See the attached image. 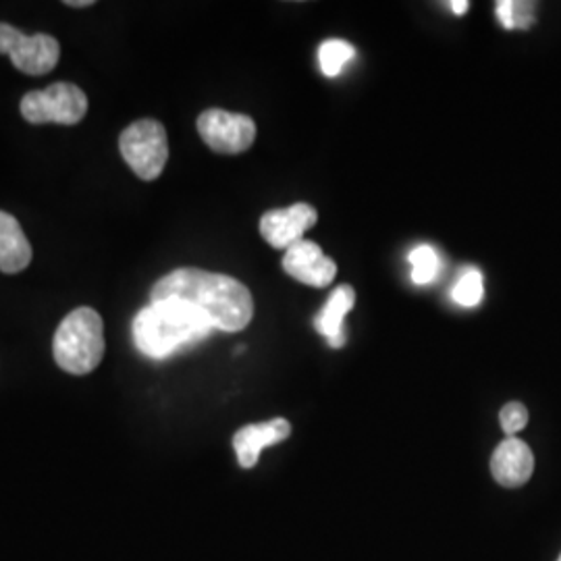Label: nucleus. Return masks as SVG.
Instances as JSON below:
<instances>
[{
  "label": "nucleus",
  "mask_w": 561,
  "mask_h": 561,
  "mask_svg": "<svg viewBox=\"0 0 561 561\" xmlns=\"http://www.w3.org/2000/svg\"><path fill=\"white\" fill-rule=\"evenodd\" d=\"M187 301L206 314L213 327L227 333L243 331L254 317L250 289L233 277L201 268H178L164 275L150 291V301Z\"/></svg>",
  "instance_id": "f257e3e1"
},
{
  "label": "nucleus",
  "mask_w": 561,
  "mask_h": 561,
  "mask_svg": "<svg viewBox=\"0 0 561 561\" xmlns=\"http://www.w3.org/2000/svg\"><path fill=\"white\" fill-rule=\"evenodd\" d=\"M213 329L206 314L178 298L150 301L131 324L136 347L152 360H164L183 347L201 343Z\"/></svg>",
  "instance_id": "f03ea898"
},
{
  "label": "nucleus",
  "mask_w": 561,
  "mask_h": 561,
  "mask_svg": "<svg viewBox=\"0 0 561 561\" xmlns=\"http://www.w3.org/2000/svg\"><path fill=\"white\" fill-rule=\"evenodd\" d=\"M55 362L69 375L83 377L99 368L104 356V322L90 306L69 312L55 333Z\"/></svg>",
  "instance_id": "7ed1b4c3"
},
{
  "label": "nucleus",
  "mask_w": 561,
  "mask_h": 561,
  "mask_svg": "<svg viewBox=\"0 0 561 561\" xmlns=\"http://www.w3.org/2000/svg\"><path fill=\"white\" fill-rule=\"evenodd\" d=\"M119 150L121 157L140 180H159L169 161L167 131L159 121H136L121 134Z\"/></svg>",
  "instance_id": "20e7f679"
},
{
  "label": "nucleus",
  "mask_w": 561,
  "mask_h": 561,
  "mask_svg": "<svg viewBox=\"0 0 561 561\" xmlns=\"http://www.w3.org/2000/svg\"><path fill=\"white\" fill-rule=\"evenodd\" d=\"M88 113V96L76 83L57 81L46 90L27 92L21 99V115L27 123L76 125Z\"/></svg>",
  "instance_id": "39448f33"
},
{
  "label": "nucleus",
  "mask_w": 561,
  "mask_h": 561,
  "mask_svg": "<svg viewBox=\"0 0 561 561\" xmlns=\"http://www.w3.org/2000/svg\"><path fill=\"white\" fill-rule=\"evenodd\" d=\"M0 55H9L15 69L25 76H44L57 67L60 46L53 36H25L13 25L0 23Z\"/></svg>",
  "instance_id": "423d86ee"
},
{
  "label": "nucleus",
  "mask_w": 561,
  "mask_h": 561,
  "mask_svg": "<svg viewBox=\"0 0 561 561\" xmlns=\"http://www.w3.org/2000/svg\"><path fill=\"white\" fill-rule=\"evenodd\" d=\"M198 134L219 154H241L256 140V123L248 115L208 108L198 117Z\"/></svg>",
  "instance_id": "0eeeda50"
},
{
  "label": "nucleus",
  "mask_w": 561,
  "mask_h": 561,
  "mask_svg": "<svg viewBox=\"0 0 561 561\" xmlns=\"http://www.w3.org/2000/svg\"><path fill=\"white\" fill-rule=\"evenodd\" d=\"M283 268L289 277L319 289L329 287L337 275L335 261L324 256L321 248L314 241L308 240L296 241L291 248L285 250Z\"/></svg>",
  "instance_id": "6e6552de"
},
{
  "label": "nucleus",
  "mask_w": 561,
  "mask_h": 561,
  "mask_svg": "<svg viewBox=\"0 0 561 561\" xmlns=\"http://www.w3.org/2000/svg\"><path fill=\"white\" fill-rule=\"evenodd\" d=\"M319 221V213L310 204H294L289 208L268 210L261 219V233L273 248L287 250Z\"/></svg>",
  "instance_id": "1a4fd4ad"
},
{
  "label": "nucleus",
  "mask_w": 561,
  "mask_h": 561,
  "mask_svg": "<svg viewBox=\"0 0 561 561\" xmlns=\"http://www.w3.org/2000/svg\"><path fill=\"white\" fill-rule=\"evenodd\" d=\"M535 470V456L526 443L507 437L497 445L491 458V472L495 481L507 489H516L526 484Z\"/></svg>",
  "instance_id": "9d476101"
},
{
  "label": "nucleus",
  "mask_w": 561,
  "mask_h": 561,
  "mask_svg": "<svg viewBox=\"0 0 561 561\" xmlns=\"http://www.w3.org/2000/svg\"><path fill=\"white\" fill-rule=\"evenodd\" d=\"M289 435H291V424L285 419L243 426L233 437V449L238 454L241 468H254L259 463L264 447L285 442Z\"/></svg>",
  "instance_id": "9b49d317"
},
{
  "label": "nucleus",
  "mask_w": 561,
  "mask_h": 561,
  "mask_svg": "<svg viewBox=\"0 0 561 561\" xmlns=\"http://www.w3.org/2000/svg\"><path fill=\"white\" fill-rule=\"evenodd\" d=\"M34 256L32 243L25 238L20 221L0 210V273L15 275L30 266Z\"/></svg>",
  "instance_id": "f8f14e48"
},
{
  "label": "nucleus",
  "mask_w": 561,
  "mask_h": 561,
  "mask_svg": "<svg viewBox=\"0 0 561 561\" xmlns=\"http://www.w3.org/2000/svg\"><path fill=\"white\" fill-rule=\"evenodd\" d=\"M356 304V291L350 285H340L331 298L324 304L321 314L317 317V331L329 340L331 347H343L345 333H343V319L352 312Z\"/></svg>",
  "instance_id": "ddd939ff"
},
{
  "label": "nucleus",
  "mask_w": 561,
  "mask_h": 561,
  "mask_svg": "<svg viewBox=\"0 0 561 561\" xmlns=\"http://www.w3.org/2000/svg\"><path fill=\"white\" fill-rule=\"evenodd\" d=\"M354 57H356V48L350 42H322L321 50H319L321 71L327 78H335V76H340L341 69Z\"/></svg>",
  "instance_id": "4468645a"
},
{
  "label": "nucleus",
  "mask_w": 561,
  "mask_h": 561,
  "mask_svg": "<svg viewBox=\"0 0 561 561\" xmlns=\"http://www.w3.org/2000/svg\"><path fill=\"white\" fill-rule=\"evenodd\" d=\"M497 18L505 30H528L535 23V2L502 0L497 2Z\"/></svg>",
  "instance_id": "2eb2a0df"
},
{
  "label": "nucleus",
  "mask_w": 561,
  "mask_h": 561,
  "mask_svg": "<svg viewBox=\"0 0 561 561\" xmlns=\"http://www.w3.org/2000/svg\"><path fill=\"white\" fill-rule=\"evenodd\" d=\"M410 264H412V280L416 285H428L439 273V256L431 245L414 248L410 254Z\"/></svg>",
  "instance_id": "dca6fc26"
},
{
  "label": "nucleus",
  "mask_w": 561,
  "mask_h": 561,
  "mask_svg": "<svg viewBox=\"0 0 561 561\" xmlns=\"http://www.w3.org/2000/svg\"><path fill=\"white\" fill-rule=\"evenodd\" d=\"M482 296H484V285H482L481 271H477V268H468L456 283L454 291H451L454 301L460 304L463 308L479 306Z\"/></svg>",
  "instance_id": "f3484780"
},
{
  "label": "nucleus",
  "mask_w": 561,
  "mask_h": 561,
  "mask_svg": "<svg viewBox=\"0 0 561 561\" xmlns=\"http://www.w3.org/2000/svg\"><path fill=\"white\" fill-rule=\"evenodd\" d=\"M500 421H502L503 433L507 437H516L522 428H526V424H528V410L518 401H512V403L503 405L502 412H500Z\"/></svg>",
  "instance_id": "a211bd4d"
},
{
  "label": "nucleus",
  "mask_w": 561,
  "mask_h": 561,
  "mask_svg": "<svg viewBox=\"0 0 561 561\" xmlns=\"http://www.w3.org/2000/svg\"><path fill=\"white\" fill-rule=\"evenodd\" d=\"M449 7L456 15H463L470 9V2L468 0H454V2H449Z\"/></svg>",
  "instance_id": "6ab92c4d"
},
{
  "label": "nucleus",
  "mask_w": 561,
  "mask_h": 561,
  "mask_svg": "<svg viewBox=\"0 0 561 561\" xmlns=\"http://www.w3.org/2000/svg\"><path fill=\"white\" fill-rule=\"evenodd\" d=\"M65 4H67V7H78V9H83V7H92V4H94V0H65Z\"/></svg>",
  "instance_id": "aec40b11"
},
{
  "label": "nucleus",
  "mask_w": 561,
  "mask_h": 561,
  "mask_svg": "<svg viewBox=\"0 0 561 561\" xmlns=\"http://www.w3.org/2000/svg\"><path fill=\"white\" fill-rule=\"evenodd\" d=\"M558 561H561V556H560V560H558Z\"/></svg>",
  "instance_id": "412c9836"
}]
</instances>
